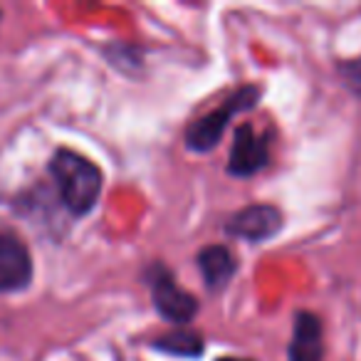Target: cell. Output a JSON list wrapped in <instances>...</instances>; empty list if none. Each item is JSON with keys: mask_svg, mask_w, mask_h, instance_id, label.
Returning a JSON list of instances; mask_svg holds the SVG:
<instances>
[{"mask_svg": "<svg viewBox=\"0 0 361 361\" xmlns=\"http://www.w3.org/2000/svg\"><path fill=\"white\" fill-rule=\"evenodd\" d=\"M339 72H341V80H344V85L349 87L356 97H361V57L341 62Z\"/></svg>", "mask_w": 361, "mask_h": 361, "instance_id": "cell-10", "label": "cell"}, {"mask_svg": "<svg viewBox=\"0 0 361 361\" xmlns=\"http://www.w3.org/2000/svg\"><path fill=\"white\" fill-rule=\"evenodd\" d=\"M280 231H282L280 208L267 206V203L245 206L243 211L233 213L226 223L228 235L245 243H265L270 238H275Z\"/></svg>", "mask_w": 361, "mask_h": 361, "instance_id": "cell-5", "label": "cell"}, {"mask_svg": "<svg viewBox=\"0 0 361 361\" xmlns=\"http://www.w3.org/2000/svg\"><path fill=\"white\" fill-rule=\"evenodd\" d=\"M144 282L151 290V300H154L156 312L166 322L180 326L188 324L198 314V300L176 282L173 272L164 262H151L144 270Z\"/></svg>", "mask_w": 361, "mask_h": 361, "instance_id": "cell-3", "label": "cell"}, {"mask_svg": "<svg viewBox=\"0 0 361 361\" xmlns=\"http://www.w3.org/2000/svg\"><path fill=\"white\" fill-rule=\"evenodd\" d=\"M156 351H164L169 356H178V359H198L206 351V341L198 331L193 329H173L161 334L159 339L151 341Z\"/></svg>", "mask_w": 361, "mask_h": 361, "instance_id": "cell-9", "label": "cell"}, {"mask_svg": "<svg viewBox=\"0 0 361 361\" xmlns=\"http://www.w3.org/2000/svg\"><path fill=\"white\" fill-rule=\"evenodd\" d=\"M196 265L211 292L223 290L238 272V260L226 245H206L196 255Z\"/></svg>", "mask_w": 361, "mask_h": 361, "instance_id": "cell-8", "label": "cell"}, {"mask_svg": "<svg viewBox=\"0 0 361 361\" xmlns=\"http://www.w3.org/2000/svg\"><path fill=\"white\" fill-rule=\"evenodd\" d=\"M50 176L55 180L60 201L75 218L92 213L102 196V171L70 149H60L50 159Z\"/></svg>", "mask_w": 361, "mask_h": 361, "instance_id": "cell-1", "label": "cell"}, {"mask_svg": "<svg viewBox=\"0 0 361 361\" xmlns=\"http://www.w3.org/2000/svg\"><path fill=\"white\" fill-rule=\"evenodd\" d=\"M218 361H252V359H238V356H221Z\"/></svg>", "mask_w": 361, "mask_h": 361, "instance_id": "cell-11", "label": "cell"}, {"mask_svg": "<svg viewBox=\"0 0 361 361\" xmlns=\"http://www.w3.org/2000/svg\"><path fill=\"white\" fill-rule=\"evenodd\" d=\"M35 267L27 245L13 233L0 231V295L23 292L30 287Z\"/></svg>", "mask_w": 361, "mask_h": 361, "instance_id": "cell-6", "label": "cell"}, {"mask_svg": "<svg viewBox=\"0 0 361 361\" xmlns=\"http://www.w3.org/2000/svg\"><path fill=\"white\" fill-rule=\"evenodd\" d=\"M322 322L312 312H297L295 329H292L290 349L287 356L290 361H322Z\"/></svg>", "mask_w": 361, "mask_h": 361, "instance_id": "cell-7", "label": "cell"}, {"mask_svg": "<svg viewBox=\"0 0 361 361\" xmlns=\"http://www.w3.org/2000/svg\"><path fill=\"white\" fill-rule=\"evenodd\" d=\"M257 99H260V87H255V85L240 87V90L233 97H228L218 109H213L211 114L201 116V119L188 124L186 146L191 151H196V154H208L211 149H216L233 116L240 114V111L252 109V106L257 104Z\"/></svg>", "mask_w": 361, "mask_h": 361, "instance_id": "cell-2", "label": "cell"}, {"mask_svg": "<svg viewBox=\"0 0 361 361\" xmlns=\"http://www.w3.org/2000/svg\"><path fill=\"white\" fill-rule=\"evenodd\" d=\"M270 164V141L267 136L257 134L252 124H240L233 139L231 159H228V173L235 178H250L260 173Z\"/></svg>", "mask_w": 361, "mask_h": 361, "instance_id": "cell-4", "label": "cell"}]
</instances>
